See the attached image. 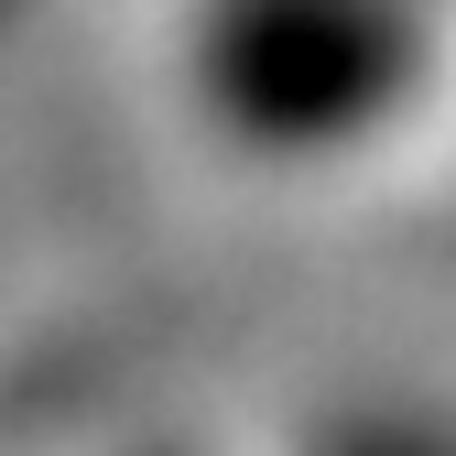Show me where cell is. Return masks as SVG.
<instances>
[{
	"mask_svg": "<svg viewBox=\"0 0 456 456\" xmlns=\"http://www.w3.org/2000/svg\"><path fill=\"white\" fill-rule=\"evenodd\" d=\"M175 54L240 163H359L435 77L424 0H196Z\"/></svg>",
	"mask_w": 456,
	"mask_h": 456,
	"instance_id": "obj_1",
	"label": "cell"
},
{
	"mask_svg": "<svg viewBox=\"0 0 456 456\" xmlns=\"http://www.w3.org/2000/svg\"><path fill=\"white\" fill-rule=\"evenodd\" d=\"M326 456H456V445H435V435H337Z\"/></svg>",
	"mask_w": 456,
	"mask_h": 456,
	"instance_id": "obj_2",
	"label": "cell"
}]
</instances>
